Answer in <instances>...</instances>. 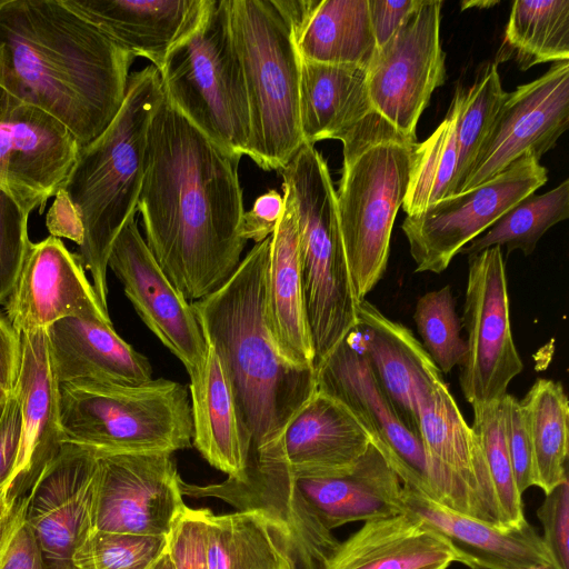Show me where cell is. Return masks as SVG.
<instances>
[{"instance_id": "cell-1", "label": "cell", "mask_w": 569, "mask_h": 569, "mask_svg": "<svg viewBox=\"0 0 569 569\" xmlns=\"http://www.w3.org/2000/svg\"><path fill=\"white\" fill-rule=\"evenodd\" d=\"M239 161L163 93L149 128L137 212L148 248L188 301L217 291L242 260Z\"/></svg>"}, {"instance_id": "cell-20", "label": "cell", "mask_w": 569, "mask_h": 569, "mask_svg": "<svg viewBox=\"0 0 569 569\" xmlns=\"http://www.w3.org/2000/svg\"><path fill=\"white\" fill-rule=\"evenodd\" d=\"M108 268L122 283L144 325L180 360L189 376L196 372L204 361L207 341L191 302L168 279L148 248L136 214L117 236Z\"/></svg>"}, {"instance_id": "cell-49", "label": "cell", "mask_w": 569, "mask_h": 569, "mask_svg": "<svg viewBox=\"0 0 569 569\" xmlns=\"http://www.w3.org/2000/svg\"><path fill=\"white\" fill-rule=\"evenodd\" d=\"M10 539L0 562V569H47L37 540L28 526L21 499Z\"/></svg>"}, {"instance_id": "cell-44", "label": "cell", "mask_w": 569, "mask_h": 569, "mask_svg": "<svg viewBox=\"0 0 569 569\" xmlns=\"http://www.w3.org/2000/svg\"><path fill=\"white\" fill-rule=\"evenodd\" d=\"M209 509L187 507L167 537L173 569H209L207 516Z\"/></svg>"}, {"instance_id": "cell-31", "label": "cell", "mask_w": 569, "mask_h": 569, "mask_svg": "<svg viewBox=\"0 0 569 569\" xmlns=\"http://www.w3.org/2000/svg\"><path fill=\"white\" fill-rule=\"evenodd\" d=\"M283 212L270 237L266 315L280 355L291 366L315 370L301 280L299 231L290 191L282 186Z\"/></svg>"}, {"instance_id": "cell-30", "label": "cell", "mask_w": 569, "mask_h": 569, "mask_svg": "<svg viewBox=\"0 0 569 569\" xmlns=\"http://www.w3.org/2000/svg\"><path fill=\"white\" fill-rule=\"evenodd\" d=\"M295 479L308 506L331 531L406 511L400 478L372 442L347 473Z\"/></svg>"}, {"instance_id": "cell-46", "label": "cell", "mask_w": 569, "mask_h": 569, "mask_svg": "<svg viewBox=\"0 0 569 569\" xmlns=\"http://www.w3.org/2000/svg\"><path fill=\"white\" fill-rule=\"evenodd\" d=\"M501 401L507 449L517 489L522 496L533 486L528 435L519 400L507 393Z\"/></svg>"}, {"instance_id": "cell-13", "label": "cell", "mask_w": 569, "mask_h": 569, "mask_svg": "<svg viewBox=\"0 0 569 569\" xmlns=\"http://www.w3.org/2000/svg\"><path fill=\"white\" fill-rule=\"evenodd\" d=\"M419 437L428 495L455 511L503 527L479 440L445 380L421 400Z\"/></svg>"}, {"instance_id": "cell-27", "label": "cell", "mask_w": 569, "mask_h": 569, "mask_svg": "<svg viewBox=\"0 0 569 569\" xmlns=\"http://www.w3.org/2000/svg\"><path fill=\"white\" fill-rule=\"evenodd\" d=\"M209 0H63L134 58L157 70L168 53L196 28Z\"/></svg>"}, {"instance_id": "cell-3", "label": "cell", "mask_w": 569, "mask_h": 569, "mask_svg": "<svg viewBox=\"0 0 569 569\" xmlns=\"http://www.w3.org/2000/svg\"><path fill=\"white\" fill-rule=\"evenodd\" d=\"M162 97L153 66L130 74L119 112L100 136L80 147L47 219L51 236L78 244L77 256L107 310L108 258L117 236L137 213L149 128Z\"/></svg>"}, {"instance_id": "cell-53", "label": "cell", "mask_w": 569, "mask_h": 569, "mask_svg": "<svg viewBox=\"0 0 569 569\" xmlns=\"http://www.w3.org/2000/svg\"><path fill=\"white\" fill-rule=\"evenodd\" d=\"M149 569H173L167 549Z\"/></svg>"}, {"instance_id": "cell-10", "label": "cell", "mask_w": 569, "mask_h": 569, "mask_svg": "<svg viewBox=\"0 0 569 569\" xmlns=\"http://www.w3.org/2000/svg\"><path fill=\"white\" fill-rule=\"evenodd\" d=\"M547 180V169L540 161L523 157L478 187L406 216L401 229L416 271H445L461 248Z\"/></svg>"}, {"instance_id": "cell-37", "label": "cell", "mask_w": 569, "mask_h": 569, "mask_svg": "<svg viewBox=\"0 0 569 569\" xmlns=\"http://www.w3.org/2000/svg\"><path fill=\"white\" fill-rule=\"evenodd\" d=\"M569 217V180L542 193H531L503 213L483 233L459 251L473 256L491 247H505L510 253L533 252L538 241L555 224Z\"/></svg>"}, {"instance_id": "cell-26", "label": "cell", "mask_w": 569, "mask_h": 569, "mask_svg": "<svg viewBox=\"0 0 569 569\" xmlns=\"http://www.w3.org/2000/svg\"><path fill=\"white\" fill-rule=\"evenodd\" d=\"M370 443L355 415L319 390L289 419L280 438L282 455L296 478L347 473Z\"/></svg>"}, {"instance_id": "cell-12", "label": "cell", "mask_w": 569, "mask_h": 569, "mask_svg": "<svg viewBox=\"0 0 569 569\" xmlns=\"http://www.w3.org/2000/svg\"><path fill=\"white\" fill-rule=\"evenodd\" d=\"M441 0H419L367 68L371 102L398 132L416 141L420 116L445 83Z\"/></svg>"}, {"instance_id": "cell-42", "label": "cell", "mask_w": 569, "mask_h": 569, "mask_svg": "<svg viewBox=\"0 0 569 569\" xmlns=\"http://www.w3.org/2000/svg\"><path fill=\"white\" fill-rule=\"evenodd\" d=\"M166 547L167 537L92 530L72 561L76 569H149Z\"/></svg>"}, {"instance_id": "cell-39", "label": "cell", "mask_w": 569, "mask_h": 569, "mask_svg": "<svg viewBox=\"0 0 569 569\" xmlns=\"http://www.w3.org/2000/svg\"><path fill=\"white\" fill-rule=\"evenodd\" d=\"M506 96L496 63H489L471 87L459 88L458 168L453 196L459 193L470 174Z\"/></svg>"}, {"instance_id": "cell-6", "label": "cell", "mask_w": 569, "mask_h": 569, "mask_svg": "<svg viewBox=\"0 0 569 569\" xmlns=\"http://www.w3.org/2000/svg\"><path fill=\"white\" fill-rule=\"evenodd\" d=\"M227 2L249 103L248 157L266 171H280L305 144L293 31L273 0Z\"/></svg>"}, {"instance_id": "cell-21", "label": "cell", "mask_w": 569, "mask_h": 569, "mask_svg": "<svg viewBox=\"0 0 569 569\" xmlns=\"http://www.w3.org/2000/svg\"><path fill=\"white\" fill-rule=\"evenodd\" d=\"M300 129L305 144L336 139L343 149L361 142L406 140L375 109L367 68L300 58Z\"/></svg>"}, {"instance_id": "cell-29", "label": "cell", "mask_w": 569, "mask_h": 569, "mask_svg": "<svg viewBox=\"0 0 569 569\" xmlns=\"http://www.w3.org/2000/svg\"><path fill=\"white\" fill-rule=\"evenodd\" d=\"M468 559L426 520L409 511L365 521L340 542L326 569H421Z\"/></svg>"}, {"instance_id": "cell-34", "label": "cell", "mask_w": 569, "mask_h": 569, "mask_svg": "<svg viewBox=\"0 0 569 569\" xmlns=\"http://www.w3.org/2000/svg\"><path fill=\"white\" fill-rule=\"evenodd\" d=\"M293 36L300 58L313 62L368 68L377 51L369 0H315Z\"/></svg>"}, {"instance_id": "cell-4", "label": "cell", "mask_w": 569, "mask_h": 569, "mask_svg": "<svg viewBox=\"0 0 569 569\" xmlns=\"http://www.w3.org/2000/svg\"><path fill=\"white\" fill-rule=\"evenodd\" d=\"M269 252L270 238L254 243L222 287L191 302L229 378L251 451L278 442L289 419L317 390L316 370L287 362L269 328Z\"/></svg>"}, {"instance_id": "cell-35", "label": "cell", "mask_w": 569, "mask_h": 569, "mask_svg": "<svg viewBox=\"0 0 569 569\" xmlns=\"http://www.w3.org/2000/svg\"><path fill=\"white\" fill-rule=\"evenodd\" d=\"M519 402L530 446L532 482L546 495L568 480V398L561 382L539 378Z\"/></svg>"}, {"instance_id": "cell-48", "label": "cell", "mask_w": 569, "mask_h": 569, "mask_svg": "<svg viewBox=\"0 0 569 569\" xmlns=\"http://www.w3.org/2000/svg\"><path fill=\"white\" fill-rule=\"evenodd\" d=\"M21 409L14 391L9 395L0 419V490H6L13 475L21 443Z\"/></svg>"}, {"instance_id": "cell-2", "label": "cell", "mask_w": 569, "mask_h": 569, "mask_svg": "<svg viewBox=\"0 0 569 569\" xmlns=\"http://www.w3.org/2000/svg\"><path fill=\"white\" fill-rule=\"evenodd\" d=\"M133 60L63 0H0V83L80 147L119 112Z\"/></svg>"}, {"instance_id": "cell-14", "label": "cell", "mask_w": 569, "mask_h": 569, "mask_svg": "<svg viewBox=\"0 0 569 569\" xmlns=\"http://www.w3.org/2000/svg\"><path fill=\"white\" fill-rule=\"evenodd\" d=\"M172 453L98 457L92 530L168 537L187 508Z\"/></svg>"}, {"instance_id": "cell-38", "label": "cell", "mask_w": 569, "mask_h": 569, "mask_svg": "<svg viewBox=\"0 0 569 569\" xmlns=\"http://www.w3.org/2000/svg\"><path fill=\"white\" fill-rule=\"evenodd\" d=\"M459 109L457 89L446 118L412 152L409 183L402 202L407 216L453 196L458 168L456 123Z\"/></svg>"}, {"instance_id": "cell-19", "label": "cell", "mask_w": 569, "mask_h": 569, "mask_svg": "<svg viewBox=\"0 0 569 569\" xmlns=\"http://www.w3.org/2000/svg\"><path fill=\"white\" fill-rule=\"evenodd\" d=\"M315 370L317 390L337 399L355 415L401 483L426 486L427 463L421 439L399 418L353 332L343 338Z\"/></svg>"}, {"instance_id": "cell-40", "label": "cell", "mask_w": 569, "mask_h": 569, "mask_svg": "<svg viewBox=\"0 0 569 569\" xmlns=\"http://www.w3.org/2000/svg\"><path fill=\"white\" fill-rule=\"evenodd\" d=\"M501 400L472 408L471 428L483 453L501 525L512 528L522 526L527 519L507 449Z\"/></svg>"}, {"instance_id": "cell-43", "label": "cell", "mask_w": 569, "mask_h": 569, "mask_svg": "<svg viewBox=\"0 0 569 569\" xmlns=\"http://www.w3.org/2000/svg\"><path fill=\"white\" fill-rule=\"evenodd\" d=\"M28 210L0 188V305L9 300L31 241L28 236Z\"/></svg>"}, {"instance_id": "cell-17", "label": "cell", "mask_w": 569, "mask_h": 569, "mask_svg": "<svg viewBox=\"0 0 569 569\" xmlns=\"http://www.w3.org/2000/svg\"><path fill=\"white\" fill-rule=\"evenodd\" d=\"M98 457L64 442L20 498L47 569H76L73 553L92 531Z\"/></svg>"}, {"instance_id": "cell-45", "label": "cell", "mask_w": 569, "mask_h": 569, "mask_svg": "<svg viewBox=\"0 0 569 569\" xmlns=\"http://www.w3.org/2000/svg\"><path fill=\"white\" fill-rule=\"evenodd\" d=\"M542 526L541 539L553 569H569V483L568 480L545 495L537 510Z\"/></svg>"}, {"instance_id": "cell-51", "label": "cell", "mask_w": 569, "mask_h": 569, "mask_svg": "<svg viewBox=\"0 0 569 569\" xmlns=\"http://www.w3.org/2000/svg\"><path fill=\"white\" fill-rule=\"evenodd\" d=\"M21 362V335L0 315V389L14 391Z\"/></svg>"}, {"instance_id": "cell-23", "label": "cell", "mask_w": 569, "mask_h": 569, "mask_svg": "<svg viewBox=\"0 0 569 569\" xmlns=\"http://www.w3.org/2000/svg\"><path fill=\"white\" fill-rule=\"evenodd\" d=\"M370 368L403 425L419 436V408L443 380L425 347L402 323L363 299L352 330Z\"/></svg>"}, {"instance_id": "cell-11", "label": "cell", "mask_w": 569, "mask_h": 569, "mask_svg": "<svg viewBox=\"0 0 569 569\" xmlns=\"http://www.w3.org/2000/svg\"><path fill=\"white\" fill-rule=\"evenodd\" d=\"M463 327V397L472 408L500 401L523 363L512 338L506 263L499 247L469 256Z\"/></svg>"}, {"instance_id": "cell-9", "label": "cell", "mask_w": 569, "mask_h": 569, "mask_svg": "<svg viewBox=\"0 0 569 569\" xmlns=\"http://www.w3.org/2000/svg\"><path fill=\"white\" fill-rule=\"evenodd\" d=\"M417 143L385 140L343 150L337 208L348 269L359 302L386 271L392 227L407 192Z\"/></svg>"}, {"instance_id": "cell-24", "label": "cell", "mask_w": 569, "mask_h": 569, "mask_svg": "<svg viewBox=\"0 0 569 569\" xmlns=\"http://www.w3.org/2000/svg\"><path fill=\"white\" fill-rule=\"evenodd\" d=\"M44 331L58 385L139 386L152 380L149 360L111 321L68 317Z\"/></svg>"}, {"instance_id": "cell-8", "label": "cell", "mask_w": 569, "mask_h": 569, "mask_svg": "<svg viewBox=\"0 0 569 569\" xmlns=\"http://www.w3.org/2000/svg\"><path fill=\"white\" fill-rule=\"evenodd\" d=\"M169 101L234 158L248 156L250 114L227 0H209L196 26L158 70Z\"/></svg>"}, {"instance_id": "cell-16", "label": "cell", "mask_w": 569, "mask_h": 569, "mask_svg": "<svg viewBox=\"0 0 569 569\" xmlns=\"http://www.w3.org/2000/svg\"><path fill=\"white\" fill-rule=\"evenodd\" d=\"M80 144L58 120L0 83V188L42 212L76 161Z\"/></svg>"}, {"instance_id": "cell-56", "label": "cell", "mask_w": 569, "mask_h": 569, "mask_svg": "<svg viewBox=\"0 0 569 569\" xmlns=\"http://www.w3.org/2000/svg\"><path fill=\"white\" fill-rule=\"evenodd\" d=\"M450 566V563H440V565H435V566H430V567H426V568H421V569H447L448 567Z\"/></svg>"}, {"instance_id": "cell-50", "label": "cell", "mask_w": 569, "mask_h": 569, "mask_svg": "<svg viewBox=\"0 0 569 569\" xmlns=\"http://www.w3.org/2000/svg\"><path fill=\"white\" fill-rule=\"evenodd\" d=\"M418 2L419 0H369L377 49L388 42Z\"/></svg>"}, {"instance_id": "cell-55", "label": "cell", "mask_w": 569, "mask_h": 569, "mask_svg": "<svg viewBox=\"0 0 569 569\" xmlns=\"http://www.w3.org/2000/svg\"><path fill=\"white\" fill-rule=\"evenodd\" d=\"M8 397H9V395L0 389V419H1L2 413L4 411Z\"/></svg>"}, {"instance_id": "cell-28", "label": "cell", "mask_w": 569, "mask_h": 569, "mask_svg": "<svg viewBox=\"0 0 569 569\" xmlns=\"http://www.w3.org/2000/svg\"><path fill=\"white\" fill-rule=\"evenodd\" d=\"M406 511L419 516L447 537L468 559L471 569H553L548 550L527 521L520 527H500L455 511L426 491L402 485Z\"/></svg>"}, {"instance_id": "cell-41", "label": "cell", "mask_w": 569, "mask_h": 569, "mask_svg": "<svg viewBox=\"0 0 569 569\" xmlns=\"http://www.w3.org/2000/svg\"><path fill=\"white\" fill-rule=\"evenodd\" d=\"M413 320L422 346L441 372H450L453 367L461 365L466 341L460 336L456 299L449 284L421 296Z\"/></svg>"}, {"instance_id": "cell-52", "label": "cell", "mask_w": 569, "mask_h": 569, "mask_svg": "<svg viewBox=\"0 0 569 569\" xmlns=\"http://www.w3.org/2000/svg\"><path fill=\"white\" fill-rule=\"evenodd\" d=\"M19 501L7 490H0V562L17 520Z\"/></svg>"}, {"instance_id": "cell-15", "label": "cell", "mask_w": 569, "mask_h": 569, "mask_svg": "<svg viewBox=\"0 0 569 569\" xmlns=\"http://www.w3.org/2000/svg\"><path fill=\"white\" fill-rule=\"evenodd\" d=\"M183 496L220 499L237 510L258 509L289 531L298 569H326L340 541L327 529L300 493L284 460L280 440L251 452L246 476L206 486L180 479Z\"/></svg>"}, {"instance_id": "cell-36", "label": "cell", "mask_w": 569, "mask_h": 569, "mask_svg": "<svg viewBox=\"0 0 569 569\" xmlns=\"http://www.w3.org/2000/svg\"><path fill=\"white\" fill-rule=\"evenodd\" d=\"M499 60L519 69L569 61V0H517L512 3Z\"/></svg>"}, {"instance_id": "cell-47", "label": "cell", "mask_w": 569, "mask_h": 569, "mask_svg": "<svg viewBox=\"0 0 569 569\" xmlns=\"http://www.w3.org/2000/svg\"><path fill=\"white\" fill-rule=\"evenodd\" d=\"M283 194L271 189L259 196L252 207L244 211L240 234L254 243L270 238L283 212Z\"/></svg>"}, {"instance_id": "cell-25", "label": "cell", "mask_w": 569, "mask_h": 569, "mask_svg": "<svg viewBox=\"0 0 569 569\" xmlns=\"http://www.w3.org/2000/svg\"><path fill=\"white\" fill-rule=\"evenodd\" d=\"M14 393L21 409V443L6 490L19 499L64 443L59 385L52 372L44 329L21 335V362Z\"/></svg>"}, {"instance_id": "cell-22", "label": "cell", "mask_w": 569, "mask_h": 569, "mask_svg": "<svg viewBox=\"0 0 569 569\" xmlns=\"http://www.w3.org/2000/svg\"><path fill=\"white\" fill-rule=\"evenodd\" d=\"M4 310L20 335L68 317L111 321L78 256L53 236L31 242Z\"/></svg>"}, {"instance_id": "cell-5", "label": "cell", "mask_w": 569, "mask_h": 569, "mask_svg": "<svg viewBox=\"0 0 569 569\" xmlns=\"http://www.w3.org/2000/svg\"><path fill=\"white\" fill-rule=\"evenodd\" d=\"M279 172L297 214L301 280L316 368L355 329L359 301L348 269L327 161L315 146L303 144Z\"/></svg>"}, {"instance_id": "cell-7", "label": "cell", "mask_w": 569, "mask_h": 569, "mask_svg": "<svg viewBox=\"0 0 569 569\" xmlns=\"http://www.w3.org/2000/svg\"><path fill=\"white\" fill-rule=\"evenodd\" d=\"M63 442L98 456L189 448L193 429L187 388L167 379L139 386L59 385Z\"/></svg>"}, {"instance_id": "cell-33", "label": "cell", "mask_w": 569, "mask_h": 569, "mask_svg": "<svg viewBox=\"0 0 569 569\" xmlns=\"http://www.w3.org/2000/svg\"><path fill=\"white\" fill-rule=\"evenodd\" d=\"M209 569H298L287 528L258 509L207 516Z\"/></svg>"}, {"instance_id": "cell-54", "label": "cell", "mask_w": 569, "mask_h": 569, "mask_svg": "<svg viewBox=\"0 0 569 569\" xmlns=\"http://www.w3.org/2000/svg\"><path fill=\"white\" fill-rule=\"evenodd\" d=\"M499 1H463L461 2V10L472 8H490L492 6H496Z\"/></svg>"}, {"instance_id": "cell-18", "label": "cell", "mask_w": 569, "mask_h": 569, "mask_svg": "<svg viewBox=\"0 0 569 569\" xmlns=\"http://www.w3.org/2000/svg\"><path fill=\"white\" fill-rule=\"evenodd\" d=\"M568 126L569 61H559L539 78L507 92L459 193L492 179L523 157L540 161Z\"/></svg>"}, {"instance_id": "cell-32", "label": "cell", "mask_w": 569, "mask_h": 569, "mask_svg": "<svg viewBox=\"0 0 569 569\" xmlns=\"http://www.w3.org/2000/svg\"><path fill=\"white\" fill-rule=\"evenodd\" d=\"M189 378L192 445L212 467L242 479L250 461L251 439L223 365L209 342L204 361Z\"/></svg>"}]
</instances>
